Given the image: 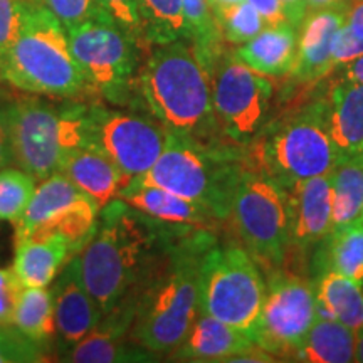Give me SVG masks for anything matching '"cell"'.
Here are the masks:
<instances>
[{
    "mask_svg": "<svg viewBox=\"0 0 363 363\" xmlns=\"http://www.w3.org/2000/svg\"><path fill=\"white\" fill-rule=\"evenodd\" d=\"M350 4H352L350 0H308V12H311V11H330V9L347 11Z\"/></svg>",
    "mask_w": 363,
    "mask_h": 363,
    "instance_id": "obj_45",
    "label": "cell"
},
{
    "mask_svg": "<svg viewBox=\"0 0 363 363\" xmlns=\"http://www.w3.org/2000/svg\"><path fill=\"white\" fill-rule=\"evenodd\" d=\"M313 281L316 316L340 321L358 331L363 326V286L335 271H323Z\"/></svg>",
    "mask_w": 363,
    "mask_h": 363,
    "instance_id": "obj_24",
    "label": "cell"
},
{
    "mask_svg": "<svg viewBox=\"0 0 363 363\" xmlns=\"http://www.w3.org/2000/svg\"><path fill=\"white\" fill-rule=\"evenodd\" d=\"M0 79L22 93L96 101L72 56L66 29L39 2L27 13L19 38L0 69Z\"/></svg>",
    "mask_w": 363,
    "mask_h": 363,
    "instance_id": "obj_5",
    "label": "cell"
},
{
    "mask_svg": "<svg viewBox=\"0 0 363 363\" xmlns=\"http://www.w3.org/2000/svg\"><path fill=\"white\" fill-rule=\"evenodd\" d=\"M180 227L152 219L121 199L99 211L96 229L78 257L86 288L103 315L138 291Z\"/></svg>",
    "mask_w": 363,
    "mask_h": 363,
    "instance_id": "obj_1",
    "label": "cell"
},
{
    "mask_svg": "<svg viewBox=\"0 0 363 363\" xmlns=\"http://www.w3.org/2000/svg\"><path fill=\"white\" fill-rule=\"evenodd\" d=\"M207 2H208V6H211L212 12H214V11H219V9L235 6V4L244 2V0H207Z\"/></svg>",
    "mask_w": 363,
    "mask_h": 363,
    "instance_id": "obj_46",
    "label": "cell"
},
{
    "mask_svg": "<svg viewBox=\"0 0 363 363\" xmlns=\"http://www.w3.org/2000/svg\"><path fill=\"white\" fill-rule=\"evenodd\" d=\"M43 6L66 30L99 17H108L99 0H43Z\"/></svg>",
    "mask_w": 363,
    "mask_h": 363,
    "instance_id": "obj_36",
    "label": "cell"
},
{
    "mask_svg": "<svg viewBox=\"0 0 363 363\" xmlns=\"http://www.w3.org/2000/svg\"><path fill=\"white\" fill-rule=\"evenodd\" d=\"M136 296L130 294L118 301L91 333L61 357L62 362L74 363H116L155 362L158 355L131 340L135 321Z\"/></svg>",
    "mask_w": 363,
    "mask_h": 363,
    "instance_id": "obj_15",
    "label": "cell"
},
{
    "mask_svg": "<svg viewBox=\"0 0 363 363\" xmlns=\"http://www.w3.org/2000/svg\"><path fill=\"white\" fill-rule=\"evenodd\" d=\"M49 348L27 338L12 325L0 326V363H38L48 360Z\"/></svg>",
    "mask_w": 363,
    "mask_h": 363,
    "instance_id": "obj_34",
    "label": "cell"
},
{
    "mask_svg": "<svg viewBox=\"0 0 363 363\" xmlns=\"http://www.w3.org/2000/svg\"><path fill=\"white\" fill-rule=\"evenodd\" d=\"M283 4L284 13L288 21L291 22L294 27L301 26L308 13V0H281Z\"/></svg>",
    "mask_w": 363,
    "mask_h": 363,
    "instance_id": "obj_42",
    "label": "cell"
},
{
    "mask_svg": "<svg viewBox=\"0 0 363 363\" xmlns=\"http://www.w3.org/2000/svg\"><path fill=\"white\" fill-rule=\"evenodd\" d=\"M33 2H39V0H33Z\"/></svg>",
    "mask_w": 363,
    "mask_h": 363,
    "instance_id": "obj_51",
    "label": "cell"
},
{
    "mask_svg": "<svg viewBox=\"0 0 363 363\" xmlns=\"http://www.w3.org/2000/svg\"><path fill=\"white\" fill-rule=\"evenodd\" d=\"M262 17L266 26H279L289 22L286 17L281 0H247ZM291 24V22H289Z\"/></svg>",
    "mask_w": 363,
    "mask_h": 363,
    "instance_id": "obj_41",
    "label": "cell"
},
{
    "mask_svg": "<svg viewBox=\"0 0 363 363\" xmlns=\"http://www.w3.org/2000/svg\"><path fill=\"white\" fill-rule=\"evenodd\" d=\"M11 104L12 101H0V170L11 167L12 138H11Z\"/></svg>",
    "mask_w": 363,
    "mask_h": 363,
    "instance_id": "obj_40",
    "label": "cell"
},
{
    "mask_svg": "<svg viewBox=\"0 0 363 363\" xmlns=\"http://www.w3.org/2000/svg\"><path fill=\"white\" fill-rule=\"evenodd\" d=\"M342 69L338 72L340 79L353 81V83L363 84V56L353 59L348 65L340 66Z\"/></svg>",
    "mask_w": 363,
    "mask_h": 363,
    "instance_id": "obj_44",
    "label": "cell"
},
{
    "mask_svg": "<svg viewBox=\"0 0 363 363\" xmlns=\"http://www.w3.org/2000/svg\"><path fill=\"white\" fill-rule=\"evenodd\" d=\"M360 56H363V38L353 33L347 24H343L342 29L338 30L337 38H335L333 52H331L333 71Z\"/></svg>",
    "mask_w": 363,
    "mask_h": 363,
    "instance_id": "obj_38",
    "label": "cell"
},
{
    "mask_svg": "<svg viewBox=\"0 0 363 363\" xmlns=\"http://www.w3.org/2000/svg\"><path fill=\"white\" fill-rule=\"evenodd\" d=\"M247 165L246 148L211 147L169 131L165 148L152 169L131 180L189 199L227 224L234 194Z\"/></svg>",
    "mask_w": 363,
    "mask_h": 363,
    "instance_id": "obj_4",
    "label": "cell"
},
{
    "mask_svg": "<svg viewBox=\"0 0 363 363\" xmlns=\"http://www.w3.org/2000/svg\"><path fill=\"white\" fill-rule=\"evenodd\" d=\"M118 199L163 224L199 227L217 233H220L222 227L225 225V222L208 208L155 185H143L130 180V184L121 189Z\"/></svg>",
    "mask_w": 363,
    "mask_h": 363,
    "instance_id": "obj_18",
    "label": "cell"
},
{
    "mask_svg": "<svg viewBox=\"0 0 363 363\" xmlns=\"http://www.w3.org/2000/svg\"><path fill=\"white\" fill-rule=\"evenodd\" d=\"M331 225L333 229L362 219L363 211V157L340 162L330 172ZM331 229V230H333Z\"/></svg>",
    "mask_w": 363,
    "mask_h": 363,
    "instance_id": "obj_28",
    "label": "cell"
},
{
    "mask_svg": "<svg viewBox=\"0 0 363 363\" xmlns=\"http://www.w3.org/2000/svg\"><path fill=\"white\" fill-rule=\"evenodd\" d=\"M99 2L113 22L133 35L138 43H145L138 0H99Z\"/></svg>",
    "mask_w": 363,
    "mask_h": 363,
    "instance_id": "obj_37",
    "label": "cell"
},
{
    "mask_svg": "<svg viewBox=\"0 0 363 363\" xmlns=\"http://www.w3.org/2000/svg\"><path fill=\"white\" fill-rule=\"evenodd\" d=\"M212 104L229 142L247 148L269 123L274 84L224 48L208 66Z\"/></svg>",
    "mask_w": 363,
    "mask_h": 363,
    "instance_id": "obj_11",
    "label": "cell"
},
{
    "mask_svg": "<svg viewBox=\"0 0 363 363\" xmlns=\"http://www.w3.org/2000/svg\"><path fill=\"white\" fill-rule=\"evenodd\" d=\"M83 197L86 195L61 172H56V174L49 175L48 179L40 180L29 203H27L24 214L21 216L19 220L13 222L16 242L24 240L35 227L44 224L57 212L65 211Z\"/></svg>",
    "mask_w": 363,
    "mask_h": 363,
    "instance_id": "obj_27",
    "label": "cell"
},
{
    "mask_svg": "<svg viewBox=\"0 0 363 363\" xmlns=\"http://www.w3.org/2000/svg\"><path fill=\"white\" fill-rule=\"evenodd\" d=\"M136 93L170 133L211 147L234 145L217 121L211 76L190 40L155 45L136 74Z\"/></svg>",
    "mask_w": 363,
    "mask_h": 363,
    "instance_id": "obj_3",
    "label": "cell"
},
{
    "mask_svg": "<svg viewBox=\"0 0 363 363\" xmlns=\"http://www.w3.org/2000/svg\"><path fill=\"white\" fill-rule=\"evenodd\" d=\"M217 26L225 43L240 45L251 40L264 29L266 24L247 0L235 6L214 11Z\"/></svg>",
    "mask_w": 363,
    "mask_h": 363,
    "instance_id": "obj_33",
    "label": "cell"
},
{
    "mask_svg": "<svg viewBox=\"0 0 363 363\" xmlns=\"http://www.w3.org/2000/svg\"><path fill=\"white\" fill-rule=\"evenodd\" d=\"M35 180L19 167L0 170V220L17 222L35 190Z\"/></svg>",
    "mask_w": 363,
    "mask_h": 363,
    "instance_id": "obj_32",
    "label": "cell"
},
{
    "mask_svg": "<svg viewBox=\"0 0 363 363\" xmlns=\"http://www.w3.org/2000/svg\"><path fill=\"white\" fill-rule=\"evenodd\" d=\"M345 24L357 35L363 38V0H353L352 6H348Z\"/></svg>",
    "mask_w": 363,
    "mask_h": 363,
    "instance_id": "obj_43",
    "label": "cell"
},
{
    "mask_svg": "<svg viewBox=\"0 0 363 363\" xmlns=\"http://www.w3.org/2000/svg\"><path fill=\"white\" fill-rule=\"evenodd\" d=\"M323 271H335L363 286V220L338 227L330 233L310 262L315 278Z\"/></svg>",
    "mask_w": 363,
    "mask_h": 363,
    "instance_id": "obj_25",
    "label": "cell"
},
{
    "mask_svg": "<svg viewBox=\"0 0 363 363\" xmlns=\"http://www.w3.org/2000/svg\"><path fill=\"white\" fill-rule=\"evenodd\" d=\"M246 152L251 165L284 189L330 174L340 157L326 125L325 98L318 96L269 121Z\"/></svg>",
    "mask_w": 363,
    "mask_h": 363,
    "instance_id": "obj_7",
    "label": "cell"
},
{
    "mask_svg": "<svg viewBox=\"0 0 363 363\" xmlns=\"http://www.w3.org/2000/svg\"><path fill=\"white\" fill-rule=\"evenodd\" d=\"M357 331L330 320L316 316L305 340L289 362L301 363H350L355 362Z\"/></svg>",
    "mask_w": 363,
    "mask_h": 363,
    "instance_id": "obj_26",
    "label": "cell"
},
{
    "mask_svg": "<svg viewBox=\"0 0 363 363\" xmlns=\"http://www.w3.org/2000/svg\"><path fill=\"white\" fill-rule=\"evenodd\" d=\"M12 326L35 343L51 348V342H56L52 291L48 288L22 286L13 311Z\"/></svg>",
    "mask_w": 363,
    "mask_h": 363,
    "instance_id": "obj_29",
    "label": "cell"
},
{
    "mask_svg": "<svg viewBox=\"0 0 363 363\" xmlns=\"http://www.w3.org/2000/svg\"><path fill=\"white\" fill-rule=\"evenodd\" d=\"M362 220H363V211H362Z\"/></svg>",
    "mask_w": 363,
    "mask_h": 363,
    "instance_id": "obj_50",
    "label": "cell"
},
{
    "mask_svg": "<svg viewBox=\"0 0 363 363\" xmlns=\"http://www.w3.org/2000/svg\"><path fill=\"white\" fill-rule=\"evenodd\" d=\"M217 230L180 227L160 261L136 291L131 340L155 355H169L201 313V274Z\"/></svg>",
    "mask_w": 363,
    "mask_h": 363,
    "instance_id": "obj_2",
    "label": "cell"
},
{
    "mask_svg": "<svg viewBox=\"0 0 363 363\" xmlns=\"http://www.w3.org/2000/svg\"><path fill=\"white\" fill-rule=\"evenodd\" d=\"M347 11H311L298 30V51L289 76L299 84H315L333 72V43Z\"/></svg>",
    "mask_w": 363,
    "mask_h": 363,
    "instance_id": "obj_17",
    "label": "cell"
},
{
    "mask_svg": "<svg viewBox=\"0 0 363 363\" xmlns=\"http://www.w3.org/2000/svg\"><path fill=\"white\" fill-rule=\"evenodd\" d=\"M288 192L291 201L288 261H296L308 272L313 256L333 229L330 174L299 182Z\"/></svg>",
    "mask_w": 363,
    "mask_h": 363,
    "instance_id": "obj_14",
    "label": "cell"
},
{
    "mask_svg": "<svg viewBox=\"0 0 363 363\" xmlns=\"http://www.w3.org/2000/svg\"><path fill=\"white\" fill-rule=\"evenodd\" d=\"M34 4L33 0H0V69Z\"/></svg>",
    "mask_w": 363,
    "mask_h": 363,
    "instance_id": "obj_35",
    "label": "cell"
},
{
    "mask_svg": "<svg viewBox=\"0 0 363 363\" xmlns=\"http://www.w3.org/2000/svg\"><path fill=\"white\" fill-rule=\"evenodd\" d=\"M227 224L261 267L276 271L288 264L289 192L251 162L240 177Z\"/></svg>",
    "mask_w": 363,
    "mask_h": 363,
    "instance_id": "obj_9",
    "label": "cell"
},
{
    "mask_svg": "<svg viewBox=\"0 0 363 363\" xmlns=\"http://www.w3.org/2000/svg\"><path fill=\"white\" fill-rule=\"evenodd\" d=\"M4 98V91H2V88H0V99Z\"/></svg>",
    "mask_w": 363,
    "mask_h": 363,
    "instance_id": "obj_48",
    "label": "cell"
},
{
    "mask_svg": "<svg viewBox=\"0 0 363 363\" xmlns=\"http://www.w3.org/2000/svg\"><path fill=\"white\" fill-rule=\"evenodd\" d=\"M54 320H56V348L59 357L71 350L101 321L103 311L91 296L81 276L79 257L76 254L62 266L52 286Z\"/></svg>",
    "mask_w": 363,
    "mask_h": 363,
    "instance_id": "obj_16",
    "label": "cell"
},
{
    "mask_svg": "<svg viewBox=\"0 0 363 363\" xmlns=\"http://www.w3.org/2000/svg\"><path fill=\"white\" fill-rule=\"evenodd\" d=\"M355 362L363 363V326L357 331V352H355Z\"/></svg>",
    "mask_w": 363,
    "mask_h": 363,
    "instance_id": "obj_47",
    "label": "cell"
},
{
    "mask_svg": "<svg viewBox=\"0 0 363 363\" xmlns=\"http://www.w3.org/2000/svg\"><path fill=\"white\" fill-rule=\"evenodd\" d=\"M74 256L69 240L62 235L26 239L16 242L12 269L26 288H48L62 266Z\"/></svg>",
    "mask_w": 363,
    "mask_h": 363,
    "instance_id": "obj_23",
    "label": "cell"
},
{
    "mask_svg": "<svg viewBox=\"0 0 363 363\" xmlns=\"http://www.w3.org/2000/svg\"><path fill=\"white\" fill-rule=\"evenodd\" d=\"M254 347L256 343L247 333L199 313L182 343L169 353V360L199 363L234 362L235 357Z\"/></svg>",
    "mask_w": 363,
    "mask_h": 363,
    "instance_id": "obj_19",
    "label": "cell"
},
{
    "mask_svg": "<svg viewBox=\"0 0 363 363\" xmlns=\"http://www.w3.org/2000/svg\"><path fill=\"white\" fill-rule=\"evenodd\" d=\"M22 289L21 281L11 269H0V326L12 325L17 298Z\"/></svg>",
    "mask_w": 363,
    "mask_h": 363,
    "instance_id": "obj_39",
    "label": "cell"
},
{
    "mask_svg": "<svg viewBox=\"0 0 363 363\" xmlns=\"http://www.w3.org/2000/svg\"><path fill=\"white\" fill-rule=\"evenodd\" d=\"M143 40L160 45L190 40L184 0H138Z\"/></svg>",
    "mask_w": 363,
    "mask_h": 363,
    "instance_id": "obj_30",
    "label": "cell"
},
{
    "mask_svg": "<svg viewBox=\"0 0 363 363\" xmlns=\"http://www.w3.org/2000/svg\"><path fill=\"white\" fill-rule=\"evenodd\" d=\"M88 126L91 145L130 180L152 169L169 138V130L155 116L99 101H89Z\"/></svg>",
    "mask_w": 363,
    "mask_h": 363,
    "instance_id": "obj_12",
    "label": "cell"
},
{
    "mask_svg": "<svg viewBox=\"0 0 363 363\" xmlns=\"http://www.w3.org/2000/svg\"><path fill=\"white\" fill-rule=\"evenodd\" d=\"M358 155H360V157H363V148H362V152H360V153H358Z\"/></svg>",
    "mask_w": 363,
    "mask_h": 363,
    "instance_id": "obj_49",
    "label": "cell"
},
{
    "mask_svg": "<svg viewBox=\"0 0 363 363\" xmlns=\"http://www.w3.org/2000/svg\"><path fill=\"white\" fill-rule=\"evenodd\" d=\"M315 320L316 298L313 281L296 272L284 271V267L271 271L254 343L272 357H279L278 360L289 362Z\"/></svg>",
    "mask_w": 363,
    "mask_h": 363,
    "instance_id": "obj_13",
    "label": "cell"
},
{
    "mask_svg": "<svg viewBox=\"0 0 363 363\" xmlns=\"http://www.w3.org/2000/svg\"><path fill=\"white\" fill-rule=\"evenodd\" d=\"M66 33L72 56L96 101L120 108L142 104L136 93L140 43L133 35L110 17L84 22Z\"/></svg>",
    "mask_w": 363,
    "mask_h": 363,
    "instance_id": "obj_10",
    "label": "cell"
},
{
    "mask_svg": "<svg viewBox=\"0 0 363 363\" xmlns=\"http://www.w3.org/2000/svg\"><path fill=\"white\" fill-rule=\"evenodd\" d=\"M184 13L189 26L190 43L208 71V66L227 44L217 26L214 12L207 0H184Z\"/></svg>",
    "mask_w": 363,
    "mask_h": 363,
    "instance_id": "obj_31",
    "label": "cell"
},
{
    "mask_svg": "<svg viewBox=\"0 0 363 363\" xmlns=\"http://www.w3.org/2000/svg\"><path fill=\"white\" fill-rule=\"evenodd\" d=\"M44 98L27 93L11 104L13 165L38 182L61 172L76 150L91 145L89 101Z\"/></svg>",
    "mask_w": 363,
    "mask_h": 363,
    "instance_id": "obj_6",
    "label": "cell"
},
{
    "mask_svg": "<svg viewBox=\"0 0 363 363\" xmlns=\"http://www.w3.org/2000/svg\"><path fill=\"white\" fill-rule=\"evenodd\" d=\"M65 174L81 192L101 208L118 199L121 189L130 184V179L115 165L106 153L94 145L76 150L61 167Z\"/></svg>",
    "mask_w": 363,
    "mask_h": 363,
    "instance_id": "obj_21",
    "label": "cell"
},
{
    "mask_svg": "<svg viewBox=\"0 0 363 363\" xmlns=\"http://www.w3.org/2000/svg\"><path fill=\"white\" fill-rule=\"evenodd\" d=\"M267 283L261 266L239 240H220L207 249L201 274V313L238 328L254 340Z\"/></svg>",
    "mask_w": 363,
    "mask_h": 363,
    "instance_id": "obj_8",
    "label": "cell"
},
{
    "mask_svg": "<svg viewBox=\"0 0 363 363\" xmlns=\"http://www.w3.org/2000/svg\"><path fill=\"white\" fill-rule=\"evenodd\" d=\"M298 51V27L289 22L266 26L251 40L240 44L234 56L256 72L283 78L293 69Z\"/></svg>",
    "mask_w": 363,
    "mask_h": 363,
    "instance_id": "obj_22",
    "label": "cell"
},
{
    "mask_svg": "<svg viewBox=\"0 0 363 363\" xmlns=\"http://www.w3.org/2000/svg\"><path fill=\"white\" fill-rule=\"evenodd\" d=\"M325 98L326 125L340 162L363 148V84L337 78Z\"/></svg>",
    "mask_w": 363,
    "mask_h": 363,
    "instance_id": "obj_20",
    "label": "cell"
}]
</instances>
